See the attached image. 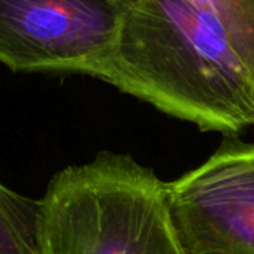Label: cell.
Returning a JSON list of instances; mask_svg holds the SVG:
<instances>
[{
  "label": "cell",
  "mask_w": 254,
  "mask_h": 254,
  "mask_svg": "<svg viewBox=\"0 0 254 254\" xmlns=\"http://www.w3.org/2000/svg\"><path fill=\"white\" fill-rule=\"evenodd\" d=\"M36 254H183L168 183L112 151L62 169L38 200Z\"/></svg>",
  "instance_id": "6da1fadb"
},
{
  "label": "cell",
  "mask_w": 254,
  "mask_h": 254,
  "mask_svg": "<svg viewBox=\"0 0 254 254\" xmlns=\"http://www.w3.org/2000/svg\"><path fill=\"white\" fill-rule=\"evenodd\" d=\"M120 14L111 0H0V63L14 72L94 76Z\"/></svg>",
  "instance_id": "7a4b0ae2"
},
{
  "label": "cell",
  "mask_w": 254,
  "mask_h": 254,
  "mask_svg": "<svg viewBox=\"0 0 254 254\" xmlns=\"http://www.w3.org/2000/svg\"><path fill=\"white\" fill-rule=\"evenodd\" d=\"M168 205L183 254H254V142L229 136L168 183Z\"/></svg>",
  "instance_id": "3957f363"
},
{
  "label": "cell",
  "mask_w": 254,
  "mask_h": 254,
  "mask_svg": "<svg viewBox=\"0 0 254 254\" xmlns=\"http://www.w3.org/2000/svg\"><path fill=\"white\" fill-rule=\"evenodd\" d=\"M38 200L0 184V254H36Z\"/></svg>",
  "instance_id": "277c9868"
},
{
  "label": "cell",
  "mask_w": 254,
  "mask_h": 254,
  "mask_svg": "<svg viewBox=\"0 0 254 254\" xmlns=\"http://www.w3.org/2000/svg\"><path fill=\"white\" fill-rule=\"evenodd\" d=\"M200 14L218 21L254 64V0H186Z\"/></svg>",
  "instance_id": "5b68a950"
},
{
  "label": "cell",
  "mask_w": 254,
  "mask_h": 254,
  "mask_svg": "<svg viewBox=\"0 0 254 254\" xmlns=\"http://www.w3.org/2000/svg\"><path fill=\"white\" fill-rule=\"evenodd\" d=\"M111 2H112V3L120 9V11H123L124 8H127L130 3H133L135 0H111Z\"/></svg>",
  "instance_id": "8992f818"
}]
</instances>
